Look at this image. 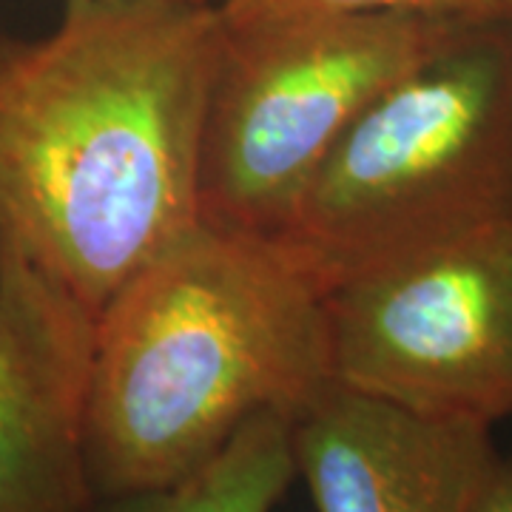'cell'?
Instances as JSON below:
<instances>
[{"label": "cell", "instance_id": "6da1fadb", "mask_svg": "<svg viewBox=\"0 0 512 512\" xmlns=\"http://www.w3.org/2000/svg\"><path fill=\"white\" fill-rule=\"evenodd\" d=\"M214 0H66L0 37V239L97 316L200 222Z\"/></svg>", "mask_w": 512, "mask_h": 512}, {"label": "cell", "instance_id": "7a4b0ae2", "mask_svg": "<svg viewBox=\"0 0 512 512\" xmlns=\"http://www.w3.org/2000/svg\"><path fill=\"white\" fill-rule=\"evenodd\" d=\"M330 382L322 296L268 239L197 222L94 319V501L197 470L245 421Z\"/></svg>", "mask_w": 512, "mask_h": 512}, {"label": "cell", "instance_id": "3957f363", "mask_svg": "<svg viewBox=\"0 0 512 512\" xmlns=\"http://www.w3.org/2000/svg\"><path fill=\"white\" fill-rule=\"evenodd\" d=\"M512 222V20L370 103L268 239L319 296Z\"/></svg>", "mask_w": 512, "mask_h": 512}, {"label": "cell", "instance_id": "277c9868", "mask_svg": "<svg viewBox=\"0 0 512 512\" xmlns=\"http://www.w3.org/2000/svg\"><path fill=\"white\" fill-rule=\"evenodd\" d=\"M476 26L484 23L413 12L222 18L202 126L200 222L274 237L356 117Z\"/></svg>", "mask_w": 512, "mask_h": 512}, {"label": "cell", "instance_id": "5b68a950", "mask_svg": "<svg viewBox=\"0 0 512 512\" xmlns=\"http://www.w3.org/2000/svg\"><path fill=\"white\" fill-rule=\"evenodd\" d=\"M330 379L427 419L512 416V222L322 296Z\"/></svg>", "mask_w": 512, "mask_h": 512}, {"label": "cell", "instance_id": "8992f818", "mask_svg": "<svg viewBox=\"0 0 512 512\" xmlns=\"http://www.w3.org/2000/svg\"><path fill=\"white\" fill-rule=\"evenodd\" d=\"M94 316L0 239V512H89Z\"/></svg>", "mask_w": 512, "mask_h": 512}, {"label": "cell", "instance_id": "52a82bcc", "mask_svg": "<svg viewBox=\"0 0 512 512\" xmlns=\"http://www.w3.org/2000/svg\"><path fill=\"white\" fill-rule=\"evenodd\" d=\"M291 447L316 512H473L498 464L490 427L427 419L333 379L296 410Z\"/></svg>", "mask_w": 512, "mask_h": 512}, {"label": "cell", "instance_id": "ba28073f", "mask_svg": "<svg viewBox=\"0 0 512 512\" xmlns=\"http://www.w3.org/2000/svg\"><path fill=\"white\" fill-rule=\"evenodd\" d=\"M291 430L293 413H259L188 476L97 498L89 512H271L296 478Z\"/></svg>", "mask_w": 512, "mask_h": 512}, {"label": "cell", "instance_id": "9c48e42d", "mask_svg": "<svg viewBox=\"0 0 512 512\" xmlns=\"http://www.w3.org/2000/svg\"><path fill=\"white\" fill-rule=\"evenodd\" d=\"M225 20L288 18V15H370L413 12L467 23L512 20V0H214Z\"/></svg>", "mask_w": 512, "mask_h": 512}, {"label": "cell", "instance_id": "30bf717a", "mask_svg": "<svg viewBox=\"0 0 512 512\" xmlns=\"http://www.w3.org/2000/svg\"><path fill=\"white\" fill-rule=\"evenodd\" d=\"M473 512H512V458L498 456L493 476Z\"/></svg>", "mask_w": 512, "mask_h": 512}]
</instances>
